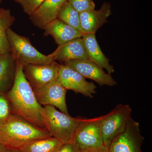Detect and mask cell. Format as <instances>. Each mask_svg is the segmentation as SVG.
I'll return each instance as SVG.
<instances>
[{
  "label": "cell",
  "instance_id": "6da1fadb",
  "mask_svg": "<svg viewBox=\"0 0 152 152\" xmlns=\"http://www.w3.org/2000/svg\"><path fill=\"white\" fill-rule=\"evenodd\" d=\"M23 67V65L16 62L13 84L6 95L10 104L11 113L45 129L42 118L43 107L37 100L34 90L25 77Z\"/></svg>",
  "mask_w": 152,
  "mask_h": 152
},
{
  "label": "cell",
  "instance_id": "7a4b0ae2",
  "mask_svg": "<svg viewBox=\"0 0 152 152\" xmlns=\"http://www.w3.org/2000/svg\"><path fill=\"white\" fill-rule=\"evenodd\" d=\"M50 137L45 129L13 114L0 125V143L10 149H20L31 141Z\"/></svg>",
  "mask_w": 152,
  "mask_h": 152
},
{
  "label": "cell",
  "instance_id": "3957f363",
  "mask_svg": "<svg viewBox=\"0 0 152 152\" xmlns=\"http://www.w3.org/2000/svg\"><path fill=\"white\" fill-rule=\"evenodd\" d=\"M42 118L45 129L51 137L63 144L72 142L83 119L73 118L50 105L44 106Z\"/></svg>",
  "mask_w": 152,
  "mask_h": 152
},
{
  "label": "cell",
  "instance_id": "277c9868",
  "mask_svg": "<svg viewBox=\"0 0 152 152\" xmlns=\"http://www.w3.org/2000/svg\"><path fill=\"white\" fill-rule=\"evenodd\" d=\"M10 53L14 60L23 65H45L56 61V50L48 56L40 53L32 45L29 39L20 36L11 28L7 31Z\"/></svg>",
  "mask_w": 152,
  "mask_h": 152
},
{
  "label": "cell",
  "instance_id": "5b68a950",
  "mask_svg": "<svg viewBox=\"0 0 152 152\" xmlns=\"http://www.w3.org/2000/svg\"><path fill=\"white\" fill-rule=\"evenodd\" d=\"M101 118L102 116L82 120L72 141L79 152H108L101 133Z\"/></svg>",
  "mask_w": 152,
  "mask_h": 152
},
{
  "label": "cell",
  "instance_id": "8992f818",
  "mask_svg": "<svg viewBox=\"0 0 152 152\" xmlns=\"http://www.w3.org/2000/svg\"><path fill=\"white\" fill-rule=\"evenodd\" d=\"M132 113V109L129 105L119 104L109 113L102 116L101 133L107 148L114 138L124 129Z\"/></svg>",
  "mask_w": 152,
  "mask_h": 152
},
{
  "label": "cell",
  "instance_id": "52a82bcc",
  "mask_svg": "<svg viewBox=\"0 0 152 152\" xmlns=\"http://www.w3.org/2000/svg\"><path fill=\"white\" fill-rule=\"evenodd\" d=\"M144 140L140 124L131 117L124 129L112 140L108 152H142Z\"/></svg>",
  "mask_w": 152,
  "mask_h": 152
},
{
  "label": "cell",
  "instance_id": "ba28073f",
  "mask_svg": "<svg viewBox=\"0 0 152 152\" xmlns=\"http://www.w3.org/2000/svg\"><path fill=\"white\" fill-rule=\"evenodd\" d=\"M68 90L62 84L58 77L47 84L34 90L38 102L41 105L53 106L69 115L66 103Z\"/></svg>",
  "mask_w": 152,
  "mask_h": 152
},
{
  "label": "cell",
  "instance_id": "9c48e42d",
  "mask_svg": "<svg viewBox=\"0 0 152 152\" xmlns=\"http://www.w3.org/2000/svg\"><path fill=\"white\" fill-rule=\"evenodd\" d=\"M64 64L75 70L85 78L91 79L101 86L113 87L117 82L111 75L106 73L102 68L89 60H75L64 62Z\"/></svg>",
  "mask_w": 152,
  "mask_h": 152
},
{
  "label": "cell",
  "instance_id": "30bf717a",
  "mask_svg": "<svg viewBox=\"0 0 152 152\" xmlns=\"http://www.w3.org/2000/svg\"><path fill=\"white\" fill-rule=\"evenodd\" d=\"M58 77L67 90H72L87 97L93 98L96 92V86L94 82L87 81L78 72L64 64L60 65Z\"/></svg>",
  "mask_w": 152,
  "mask_h": 152
},
{
  "label": "cell",
  "instance_id": "8fae6325",
  "mask_svg": "<svg viewBox=\"0 0 152 152\" xmlns=\"http://www.w3.org/2000/svg\"><path fill=\"white\" fill-rule=\"evenodd\" d=\"M60 65L56 61L45 65H25V77L33 89H36L53 81L58 77Z\"/></svg>",
  "mask_w": 152,
  "mask_h": 152
},
{
  "label": "cell",
  "instance_id": "7c38bea8",
  "mask_svg": "<svg viewBox=\"0 0 152 152\" xmlns=\"http://www.w3.org/2000/svg\"><path fill=\"white\" fill-rule=\"evenodd\" d=\"M112 14L110 4L104 2L98 10H90L80 13V23L83 35L96 32L107 23Z\"/></svg>",
  "mask_w": 152,
  "mask_h": 152
},
{
  "label": "cell",
  "instance_id": "4fadbf2b",
  "mask_svg": "<svg viewBox=\"0 0 152 152\" xmlns=\"http://www.w3.org/2000/svg\"><path fill=\"white\" fill-rule=\"evenodd\" d=\"M42 29L45 31L44 35L52 36L58 45L83 36L81 33L58 18L49 22Z\"/></svg>",
  "mask_w": 152,
  "mask_h": 152
},
{
  "label": "cell",
  "instance_id": "5bb4252c",
  "mask_svg": "<svg viewBox=\"0 0 152 152\" xmlns=\"http://www.w3.org/2000/svg\"><path fill=\"white\" fill-rule=\"evenodd\" d=\"M67 0H45L29 16L33 24L42 29L46 25L57 18L58 13Z\"/></svg>",
  "mask_w": 152,
  "mask_h": 152
},
{
  "label": "cell",
  "instance_id": "9a60e30c",
  "mask_svg": "<svg viewBox=\"0 0 152 152\" xmlns=\"http://www.w3.org/2000/svg\"><path fill=\"white\" fill-rule=\"evenodd\" d=\"M82 38L89 60L105 69L110 75L115 72L114 66L110 64V60L105 56L99 45L96 33L84 34Z\"/></svg>",
  "mask_w": 152,
  "mask_h": 152
},
{
  "label": "cell",
  "instance_id": "2e32d148",
  "mask_svg": "<svg viewBox=\"0 0 152 152\" xmlns=\"http://www.w3.org/2000/svg\"><path fill=\"white\" fill-rule=\"evenodd\" d=\"M56 50V61L64 62L71 60H89L82 37L58 45Z\"/></svg>",
  "mask_w": 152,
  "mask_h": 152
},
{
  "label": "cell",
  "instance_id": "e0dca14e",
  "mask_svg": "<svg viewBox=\"0 0 152 152\" xmlns=\"http://www.w3.org/2000/svg\"><path fill=\"white\" fill-rule=\"evenodd\" d=\"M16 61L10 52L0 55V94L10 90L13 84Z\"/></svg>",
  "mask_w": 152,
  "mask_h": 152
},
{
  "label": "cell",
  "instance_id": "ac0fdd59",
  "mask_svg": "<svg viewBox=\"0 0 152 152\" xmlns=\"http://www.w3.org/2000/svg\"><path fill=\"white\" fill-rule=\"evenodd\" d=\"M63 144L52 137L31 141L21 147V152H56Z\"/></svg>",
  "mask_w": 152,
  "mask_h": 152
},
{
  "label": "cell",
  "instance_id": "d6986e66",
  "mask_svg": "<svg viewBox=\"0 0 152 152\" xmlns=\"http://www.w3.org/2000/svg\"><path fill=\"white\" fill-rule=\"evenodd\" d=\"M15 21L9 9L0 8V55L10 52L7 31Z\"/></svg>",
  "mask_w": 152,
  "mask_h": 152
},
{
  "label": "cell",
  "instance_id": "ffe728a7",
  "mask_svg": "<svg viewBox=\"0 0 152 152\" xmlns=\"http://www.w3.org/2000/svg\"><path fill=\"white\" fill-rule=\"evenodd\" d=\"M57 18L83 34L80 23V13L67 1L64 4L60 9Z\"/></svg>",
  "mask_w": 152,
  "mask_h": 152
},
{
  "label": "cell",
  "instance_id": "44dd1931",
  "mask_svg": "<svg viewBox=\"0 0 152 152\" xmlns=\"http://www.w3.org/2000/svg\"><path fill=\"white\" fill-rule=\"evenodd\" d=\"M45 0H14L29 16L32 15Z\"/></svg>",
  "mask_w": 152,
  "mask_h": 152
},
{
  "label": "cell",
  "instance_id": "7402d4cb",
  "mask_svg": "<svg viewBox=\"0 0 152 152\" xmlns=\"http://www.w3.org/2000/svg\"><path fill=\"white\" fill-rule=\"evenodd\" d=\"M67 1L79 13L95 8L93 0H67Z\"/></svg>",
  "mask_w": 152,
  "mask_h": 152
},
{
  "label": "cell",
  "instance_id": "603a6c76",
  "mask_svg": "<svg viewBox=\"0 0 152 152\" xmlns=\"http://www.w3.org/2000/svg\"><path fill=\"white\" fill-rule=\"evenodd\" d=\"M11 114L10 104L7 96L0 94V125L7 121Z\"/></svg>",
  "mask_w": 152,
  "mask_h": 152
},
{
  "label": "cell",
  "instance_id": "cb8c5ba5",
  "mask_svg": "<svg viewBox=\"0 0 152 152\" xmlns=\"http://www.w3.org/2000/svg\"><path fill=\"white\" fill-rule=\"evenodd\" d=\"M56 152H80L72 142L63 144Z\"/></svg>",
  "mask_w": 152,
  "mask_h": 152
},
{
  "label": "cell",
  "instance_id": "d4e9b609",
  "mask_svg": "<svg viewBox=\"0 0 152 152\" xmlns=\"http://www.w3.org/2000/svg\"><path fill=\"white\" fill-rule=\"evenodd\" d=\"M0 152H10V149L0 143Z\"/></svg>",
  "mask_w": 152,
  "mask_h": 152
},
{
  "label": "cell",
  "instance_id": "484cf974",
  "mask_svg": "<svg viewBox=\"0 0 152 152\" xmlns=\"http://www.w3.org/2000/svg\"><path fill=\"white\" fill-rule=\"evenodd\" d=\"M10 152H21L19 149H10Z\"/></svg>",
  "mask_w": 152,
  "mask_h": 152
},
{
  "label": "cell",
  "instance_id": "4316f807",
  "mask_svg": "<svg viewBox=\"0 0 152 152\" xmlns=\"http://www.w3.org/2000/svg\"><path fill=\"white\" fill-rule=\"evenodd\" d=\"M2 0H0V4H1V2Z\"/></svg>",
  "mask_w": 152,
  "mask_h": 152
},
{
  "label": "cell",
  "instance_id": "83f0119b",
  "mask_svg": "<svg viewBox=\"0 0 152 152\" xmlns=\"http://www.w3.org/2000/svg\"></svg>",
  "mask_w": 152,
  "mask_h": 152
}]
</instances>
